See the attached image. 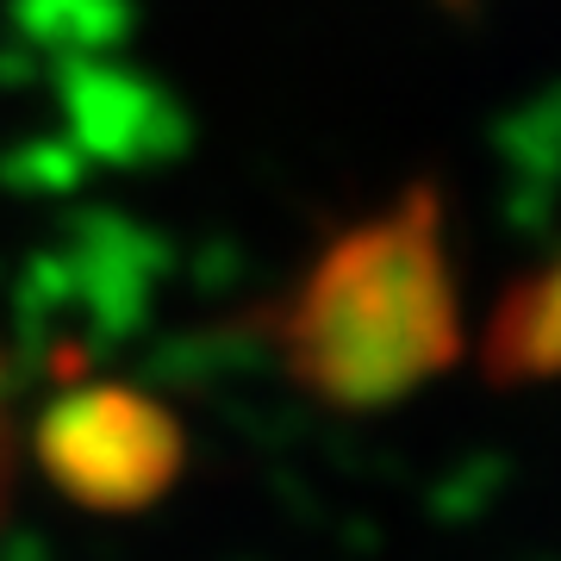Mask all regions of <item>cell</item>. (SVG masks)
<instances>
[{"instance_id":"obj_1","label":"cell","mask_w":561,"mask_h":561,"mask_svg":"<svg viewBox=\"0 0 561 561\" xmlns=\"http://www.w3.org/2000/svg\"><path fill=\"white\" fill-rule=\"evenodd\" d=\"M287 381L331 412H381L461 356L443 194L412 181L400 201L356 219L300 268L268 312Z\"/></svg>"},{"instance_id":"obj_2","label":"cell","mask_w":561,"mask_h":561,"mask_svg":"<svg viewBox=\"0 0 561 561\" xmlns=\"http://www.w3.org/2000/svg\"><path fill=\"white\" fill-rule=\"evenodd\" d=\"M32 456L62 500L125 518L157 505L187 468L181 419L144 387L81 381L62 387L32 424Z\"/></svg>"},{"instance_id":"obj_3","label":"cell","mask_w":561,"mask_h":561,"mask_svg":"<svg viewBox=\"0 0 561 561\" xmlns=\"http://www.w3.org/2000/svg\"><path fill=\"white\" fill-rule=\"evenodd\" d=\"M486 387H542L561 381V256L524 275L486 319L481 337Z\"/></svg>"},{"instance_id":"obj_4","label":"cell","mask_w":561,"mask_h":561,"mask_svg":"<svg viewBox=\"0 0 561 561\" xmlns=\"http://www.w3.org/2000/svg\"><path fill=\"white\" fill-rule=\"evenodd\" d=\"M0 387H7V356H0Z\"/></svg>"}]
</instances>
